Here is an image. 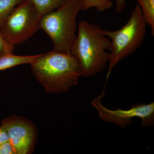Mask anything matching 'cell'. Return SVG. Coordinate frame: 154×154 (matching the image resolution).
Masks as SVG:
<instances>
[{
	"instance_id": "1",
	"label": "cell",
	"mask_w": 154,
	"mask_h": 154,
	"mask_svg": "<svg viewBox=\"0 0 154 154\" xmlns=\"http://www.w3.org/2000/svg\"><path fill=\"white\" fill-rule=\"evenodd\" d=\"M30 65L34 77L49 94L67 92L82 76L79 65L71 54L51 51L38 54Z\"/></svg>"
},
{
	"instance_id": "2",
	"label": "cell",
	"mask_w": 154,
	"mask_h": 154,
	"mask_svg": "<svg viewBox=\"0 0 154 154\" xmlns=\"http://www.w3.org/2000/svg\"><path fill=\"white\" fill-rule=\"evenodd\" d=\"M102 29L85 20L78 25L71 54L79 65L82 76H94L105 70L108 65L111 43Z\"/></svg>"
},
{
	"instance_id": "3",
	"label": "cell",
	"mask_w": 154,
	"mask_h": 154,
	"mask_svg": "<svg viewBox=\"0 0 154 154\" xmlns=\"http://www.w3.org/2000/svg\"><path fill=\"white\" fill-rule=\"evenodd\" d=\"M84 5V0H68L42 17L40 29L51 39L53 50L71 54L78 29L77 18Z\"/></svg>"
},
{
	"instance_id": "4",
	"label": "cell",
	"mask_w": 154,
	"mask_h": 154,
	"mask_svg": "<svg viewBox=\"0 0 154 154\" xmlns=\"http://www.w3.org/2000/svg\"><path fill=\"white\" fill-rule=\"evenodd\" d=\"M147 26L141 9L137 4L128 21L120 29H102V33L110 39L111 43L106 82L113 69L141 46L145 38Z\"/></svg>"
},
{
	"instance_id": "5",
	"label": "cell",
	"mask_w": 154,
	"mask_h": 154,
	"mask_svg": "<svg viewBox=\"0 0 154 154\" xmlns=\"http://www.w3.org/2000/svg\"><path fill=\"white\" fill-rule=\"evenodd\" d=\"M42 17L31 0H25L2 23L0 32L10 43L19 45L40 29Z\"/></svg>"
},
{
	"instance_id": "6",
	"label": "cell",
	"mask_w": 154,
	"mask_h": 154,
	"mask_svg": "<svg viewBox=\"0 0 154 154\" xmlns=\"http://www.w3.org/2000/svg\"><path fill=\"white\" fill-rule=\"evenodd\" d=\"M104 96L102 94L91 101V104L97 110L99 117L103 121L113 123L124 129L132 123L134 118L140 119L143 127L152 126L154 125V103L133 105L127 109L121 108L111 110L105 107L101 100Z\"/></svg>"
},
{
	"instance_id": "7",
	"label": "cell",
	"mask_w": 154,
	"mask_h": 154,
	"mask_svg": "<svg viewBox=\"0 0 154 154\" xmlns=\"http://www.w3.org/2000/svg\"><path fill=\"white\" fill-rule=\"evenodd\" d=\"M16 154L32 153L37 141L36 127L27 119L11 115L1 122Z\"/></svg>"
},
{
	"instance_id": "8",
	"label": "cell",
	"mask_w": 154,
	"mask_h": 154,
	"mask_svg": "<svg viewBox=\"0 0 154 154\" xmlns=\"http://www.w3.org/2000/svg\"><path fill=\"white\" fill-rule=\"evenodd\" d=\"M37 56H19L14 55L13 54L2 56L0 57V71L21 65L30 64Z\"/></svg>"
},
{
	"instance_id": "9",
	"label": "cell",
	"mask_w": 154,
	"mask_h": 154,
	"mask_svg": "<svg viewBox=\"0 0 154 154\" xmlns=\"http://www.w3.org/2000/svg\"><path fill=\"white\" fill-rule=\"evenodd\" d=\"M36 11L41 16L54 11L68 0H31Z\"/></svg>"
},
{
	"instance_id": "10",
	"label": "cell",
	"mask_w": 154,
	"mask_h": 154,
	"mask_svg": "<svg viewBox=\"0 0 154 154\" xmlns=\"http://www.w3.org/2000/svg\"><path fill=\"white\" fill-rule=\"evenodd\" d=\"M140 7L147 25L149 26L152 36H154V0H136Z\"/></svg>"
},
{
	"instance_id": "11",
	"label": "cell",
	"mask_w": 154,
	"mask_h": 154,
	"mask_svg": "<svg viewBox=\"0 0 154 154\" xmlns=\"http://www.w3.org/2000/svg\"><path fill=\"white\" fill-rule=\"evenodd\" d=\"M25 0H0V25L16 7Z\"/></svg>"
},
{
	"instance_id": "12",
	"label": "cell",
	"mask_w": 154,
	"mask_h": 154,
	"mask_svg": "<svg viewBox=\"0 0 154 154\" xmlns=\"http://www.w3.org/2000/svg\"><path fill=\"white\" fill-rule=\"evenodd\" d=\"M15 46L5 38L0 32V57L14 53Z\"/></svg>"
},
{
	"instance_id": "13",
	"label": "cell",
	"mask_w": 154,
	"mask_h": 154,
	"mask_svg": "<svg viewBox=\"0 0 154 154\" xmlns=\"http://www.w3.org/2000/svg\"><path fill=\"white\" fill-rule=\"evenodd\" d=\"M0 154H16L14 147L9 141L0 145Z\"/></svg>"
},
{
	"instance_id": "14",
	"label": "cell",
	"mask_w": 154,
	"mask_h": 154,
	"mask_svg": "<svg viewBox=\"0 0 154 154\" xmlns=\"http://www.w3.org/2000/svg\"><path fill=\"white\" fill-rule=\"evenodd\" d=\"M115 3V12L117 14L122 13L126 5L127 0H114Z\"/></svg>"
},
{
	"instance_id": "15",
	"label": "cell",
	"mask_w": 154,
	"mask_h": 154,
	"mask_svg": "<svg viewBox=\"0 0 154 154\" xmlns=\"http://www.w3.org/2000/svg\"><path fill=\"white\" fill-rule=\"evenodd\" d=\"M9 141L8 136L6 129L4 127L0 126V145Z\"/></svg>"
}]
</instances>
